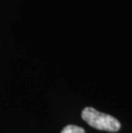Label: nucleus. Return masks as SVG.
Listing matches in <instances>:
<instances>
[{"instance_id":"1","label":"nucleus","mask_w":132,"mask_h":133,"mask_svg":"<svg viewBox=\"0 0 132 133\" xmlns=\"http://www.w3.org/2000/svg\"><path fill=\"white\" fill-rule=\"evenodd\" d=\"M81 118L89 125L100 131L109 132L119 131L121 124L116 118L100 112L93 107H86L81 112Z\"/></svg>"},{"instance_id":"2","label":"nucleus","mask_w":132,"mask_h":133,"mask_svg":"<svg viewBox=\"0 0 132 133\" xmlns=\"http://www.w3.org/2000/svg\"><path fill=\"white\" fill-rule=\"evenodd\" d=\"M61 133H85L83 128L74 124H69L63 129Z\"/></svg>"}]
</instances>
